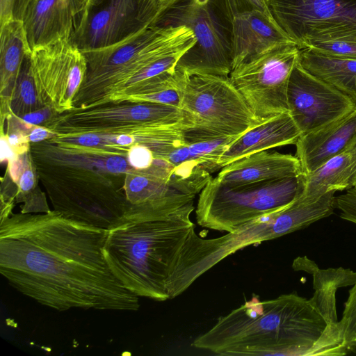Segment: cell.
Listing matches in <instances>:
<instances>
[{
  "label": "cell",
  "mask_w": 356,
  "mask_h": 356,
  "mask_svg": "<svg viewBox=\"0 0 356 356\" xmlns=\"http://www.w3.org/2000/svg\"><path fill=\"white\" fill-rule=\"evenodd\" d=\"M108 231L55 211L1 213L0 273L23 295L58 311H137L139 297L104 257Z\"/></svg>",
  "instance_id": "6da1fadb"
},
{
  "label": "cell",
  "mask_w": 356,
  "mask_h": 356,
  "mask_svg": "<svg viewBox=\"0 0 356 356\" xmlns=\"http://www.w3.org/2000/svg\"><path fill=\"white\" fill-rule=\"evenodd\" d=\"M313 296L295 293L261 300L257 296L220 316L191 345L218 355H329L332 328Z\"/></svg>",
  "instance_id": "7a4b0ae2"
},
{
  "label": "cell",
  "mask_w": 356,
  "mask_h": 356,
  "mask_svg": "<svg viewBox=\"0 0 356 356\" xmlns=\"http://www.w3.org/2000/svg\"><path fill=\"white\" fill-rule=\"evenodd\" d=\"M191 202L157 218L129 221L108 231L103 248L107 264L119 281L138 296L169 299L168 285L193 228Z\"/></svg>",
  "instance_id": "3957f363"
},
{
  "label": "cell",
  "mask_w": 356,
  "mask_h": 356,
  "mask_svg": "<svg viewBox=\"0 0 356 356\" xmlns=\"http://www.w3.org/2000/svg\"><path fill=\"white\" fill-rule=\"evenodd\" d=\"M154 26H184L195 44L179 60L176 70L188 76H229L232 71V18L222 0H177Z\"/></svg>",
  "instance_id": "277c9868"
},
{
  "label": "cell",
  "mask_w": 356,
  "mask_h": 356,
  "mask_svg": "<svg viewBox=\"0 0 356 356\" xmlns=\"http://www.w3.org/2000/svg\"><path fill=\"white\" fill-rule=\"evenodd\" d=\"M298 176L236 186L211 178L200 193L196 221L204 228L234 232L291 204L301 193Z\"/></svg>",
  "instance_id": "5b68a950"
},
{
  "label": "cell",
  "mask_w": 356,
  "mask_h": 356,
  "mask_svg": "<svg viewBox=\"0 0 356 356\" xmlns=\"http://www.w3.org/2000/svg\"><path fill=\"white\" fill-rule=\"evenodd\" d=\"M297 230L288 207L216 238H202L193 228L169 280V299L181 295L201 275L236 251Z\"/></svg>",
  "instance_id": "8992f818"
},
{
  "label": "cell",
  "mask_w": 356,
  "mask_h": 356,
  "mask_svg": "<svg viewBox=\"0 0 356 356\" xmlns=\"http://www.w3.org/2000/svg\"><path fill=\"white\" fill-rule=\"evenodd\" d=\"M180 108L188 127L205 136H237L259 124L229 76H188Z\"/></svg>",
  "instance_id": "52a82bcc"
},
{
  "label": "cell",
  "mask_w": 356,
  "mask_h": 356,
  "mask_svg": "<svg viewBox=\"0 0 356 356\" xmlns=\"http://www.w3.org/2000/svg\"><path fill=\"white\" fill-rule=\"evenodd\" d=\"M191 31L184 26H152L113 45L82 51L87 72L80 88L125 89L145 64Z\"/></svg>",
  "instance_id": "ba28073f"
},
{
  "label": "cell",
  "mask_w": 356,
  "mask_h": 356,
  "mask_svg": "<svg viewBox=\"0 0 356 356\" xmlns=\"http://www.w3.org/2000/svg\"><path fill=\"white\" fill-rule=\"evenodd\" d=\"M300 49L295 42L274 45L232 70L229 78L260 123L289 112L287 88Z\"/></svg>",
  "instance_id": "9c48e42d"
},
{
  "label": "cell",
  "mask_w": 356,
  "mask_h": 356,
  "mask_svg": "<svg viewBox=\"0 0 356 356\" xmlns=\"http://www.w3.org/2000/svg\"><path fill=\"white\" fill-rule=\"evenodd\" d=\"M277 24L300 49L356 42V0H265Z\"/></svg>",
  "instance_id": "30bf717a"
},
{
  "label": "cell",
  "mask_w": 356,
  "mask_h": 356,
  "mask_svg": "<svg viewBox=\"0 0 356 356\" xmlns=\"http://www.w3.org/2000/svg\"><path fill=\"white\" fill-rule=\"evenodd\" d=\"M177 0H91L83 23L71 39L81 51L119 43L152 26Z\"/></svg>",
  "instance_id": "8fae6325"
},
{
  "label": "cell",
  "mask_w": 356,
  "mask_h": 356,
  "mask_svg": "<svg viewBox=\"0 0 356 356\" xmlns=\"http://www.w3.org/2000/svg\"><path fill=\"white\" fill-rule=\"evenodd\" d=\"M287 104L301 135L317 130L356 108L349 98L310 74L299 61L289 79Z\"/></svg>",
  "instance_id": "7c38bea8"
},
{
  "label": "cell",
  "mask_w": 356,
  "mask_h": 356,
  "mask_svg": "<svg viewBox=\"0 0 356 356\" xmlns=\"http://www.w3.org/2000/svg\"><path fill=\"white\" fill-rule=\"evenodd\" d=\"M91 0H31L22 19L31 50L70 41L81 27Z\"/></svg>",
  "instance_id": "4fadbf2b"
},
{
  "label": "cell",
  "mask_w": 356,
  "mask_h": 356,
  "mask_svg": "<svg viewBox=\"0 0 356 356\" xmlns=\"http://www.w3.org/2000/svg\"><path fill=\"white\" fill-rule=\"evenodd\" d=\"M355 136L356 108L317 130L301 135L295 145L302 173H309L346 152Z\"/></svg>",
  "instance_id": "5bb4252c"
},
{
  "label": "cell",
  "mask_w": 356,
  "mask_h": 356,
  "mask_svg": "<svg viewBox=\"0 0 356 356\" xmlns=\"http://www.w3.org/2000/svg\"><path fill=\"white\" fill-rule=\"evenodd\" d=\"M232 31V70L274 45L293 42L272 16L258 10L234 14Z\"/></svg>",
  "instance_id": "9a60e30c"
},
{
  "label": "cell",
  "mask_w": 356,
  "mask_h": 356,
  "mask_svg": "<svg viewBox=\"0 0 356 356\" xmlns=\"http://www.w3.org/2000/svg\"><path fill=\"white\" fill-rule=\"evenodd\" d=\"M302 173L296 156L262 151L232 161L215 177L220 184L236 186L298 176Z\"/></svg>",
  "instance_id": "2e32d148"
},
{
  "label": "cell",
  "mask_w": 356,
  "mask_h": 356,
  "mask_svg": "<svg viewBox=\"0 0 356 356\" xmlns=\"http://www.w3.org/2000/svg\"><path fill=\"white\" fill-rule=\"evenodd\" d=\"M301 133L289 112L268 118L239 136L221 155V168L234 161L280 146L296 144Z\"/></svg>",
  "instance_id": "e0dca14e"
},
{
  "label": "cell",
  "mask_w": 356,
  "mask_h": 356,
  "mask_svg": "<svg viewBox=\"0 0 356 356\" xmlns=\"http://www.w3.org/2000/svg\"><path fill=\"white\" fill-rule=\"evenodd\" d=\"M353 159L349 152L330 159L312 172L299 176L300 197L314 200L330 191L347 190L353 186Z\"/></svg>",
  "instance_id": "ac0fdd59"
},
{
  "label": "cell",
  "mask_w": 356,
  "mask_h": 356,
  "mask_svg": "<svg viewBox=\"0 0 356 356\" xmlns=\"http://www.w3.org/2000/svg\"><path fill=\"white\" fill-rule=\"evenodd\" d=\"M298 61L307 72L346 96L356 106V60L325 56L306 48L300 49Z\"/></svg>",
  "instance_id": "d6986e66"
},
{
  "label": "cell",
  "mask_w": 356,
  "mask_h": 356,
  "mask_svg": "<svg viewBox=\"0 0 356 356\" xmlns=\"http://www.w3.org/2000/svg\"><path fill=\"white\" fill-rule=\"evenodd\" d=\"M0 36L1 89H6L17 80L24 58L31 50L22 20L11 19L1 24Z\"/></svg>",
  "instance_id": "ffe728a7"
},
{
  "label": "cell",
  "mask_w": 356,
  "mask_h": 356,
  "mask_svg": "<svg viewBox=\"0 0 356 356\" xmlns=\"http://www.w3.org/2000/svg\"><path fill=\"white\" fill-rule=\"evenodd\" d=\"M292 267L296 270H304L311 273L314 277V289L326 287L338 289L354 284L356 281V273L342 268L321 270L307 257H298Z\"/></svg>",
  "instance_id": "44dd1931"
},
{
  "label": "cell",
  "mask_w": 356,
  "mask_h": 356,
  "mask_svg": "<svg viewBox=\"0 0 356 356\" xmlns=\"http://www.w3.org/2000/svg\"><path fill=\"white\" fill-rule=\"evenodd\" d=\"M342 345L347 351L356 350V281L349 291L341 319L338 321Z\"/></svg>",
  "instance_id": "7402d4cb"
},
{
  "label": "cell",
  "mask_w": 356,
  "mask_h": 356,
  "mask_svg": "<svg viewBox=\"0 0 356 356\" xmlns=\"http://www.w3.org/2000/svg\"><path fill=\"white\" fill-rule=\"evenodd\" d=\"M309 48L325 56L356 60V42L354 41L337 40L316 42Z\"/></svg>",
  "instance_id": "603a6c76"
},
{
  "label": "cell",
  "mask_w": 356,
  "mask_h": 356,
  "mask_svg": "<svg viewBox=\"0 0 356 356\" xmlns=\"http://www.w3.org/2000/svg\"><path fill=\"white\" fill-rule=\"evenodd\" d=\"M127 158L131 165L138 170V174L143 175L150 168L154 155L147 146L135 144L129 149Z\"/></svg>",
  "instance_id": "cb8c5ba5"
},
{
  "label": "cell",
  "mask_w": 356,
  "mask_h": 356,
  "mask_svg": "<svg viewBox=\"0 0 356 356\" xmlns=\"http://www.w3.org/2000/svg\"><path fill=\"white\" fill-rule=\"evenodd\" d=\"M336 207L340 211V217L356 224V187L353 186L346 192L336 197Z\"/></svg>",
  "instance_id": "d4e9b609"
},
{
  "label": "cell",
  "mask_w": 356,
  "mask_h": 356,
  "mask_svg": "<svg viewBox=\"0 0 356 356\" xmlns=\"http://www.w3.org/2000/svg\"><path fill=\"white\" fill-rule=\"evenodd\" d=\"M31 0H0V24L11 19L22 20Z\"/></svg>",
  "instance_id": "484cf974"
},
{
  "label": "cell",
  "mask_w": 356,
  "mask_h": 356,
  "mask_svg": "<svg viewBox=\"0 0 356 356\" xmlns=\"http://www.w3.org/2000/svg\"><path fill=\"white\" fill-rule=\"evenodd\" d=\"M222 1L231 18L236 13L252 10H258L272 16L263 0H222Z\"/></svg>",
  "instance_id": "4316f807"
},
{
  "label": "cell",
  "mask_w": 356,
  "mask_h": 356,
  "mask_svg": "<svg viewBox=\"0 0 356 356\" xmlns=\"http://www.w3.org/2000/svg\"><path fill=\"white\" fill-rule=\"evenodd\" d=\"M102 141L101 136L95 133H83L67 138V142L81 147H94Z\"/></svg>",
  "instance_id": "83f0119b"
},
{
  "label": "cell",
  "mask_w": 356,
  "mask_h": 356,
  "mask_svg": "<svg viewBox=\"0 0 356 356\" xmlns=\"http://www.w3.org/2000/svg\"><path fill=\"white\" fill-rule=\"evenodd\" d=\"M34 183L35 177L33 171L30 168L25 169L18 182L19 192L21 193L18 197L19 201H25L29 195V192L33 188Z\"/></svg>",
  "instance_id": "f1b7e54d"
},
{
  "label": "cell",
  "mask_w": 356,
  "mask_h": 356,
  "mask_svg": "<svg viewBox=\"0 0 356 356\" xmlns=\"http://www.w3.org/2000/svg\"><path fill=\"white\" fill-rule=\"evenodd\" d=\"M7 140L15 153L18 152L21 154L27 149L26 144L29 138L28 136L26 137L24 135V132L18 131L12 133L8 135Z\"/></svg>",
  "instance_id": "f546056e"
},
{
  "label": "cell",
  "mask_w": 356,
  "mask_h": 356,
  "mask_svg": "<svg viewBox=\"0 0 356 356\" xmlns=\"http://www.w3.org/2000/svg\"><path fill=\"white\" fill-rule=\"evenodd\" d=\"M106 169L113 173L124 172L127 169V162L122 156H112L106 161Z\"/></svg>",
  "instance_id": "4dcf8cb0"
},
{
  "label": "cell",
  "mask_w": 356,
  "mask_h": 356,
  "mask_svg": "<svg viewBox=\"0 0 356 356\" xmlns=\"http://www.w3.org/2000/svg\"><path fill=\"white\" fill-rule=\"evenodd\" d=\"M8 170L12 180L16 183L19 182L21 175L23 173L24 162L22 157L16 156L8 161Z\"/></svg>",
  "instance_id": "1f68e13d"
},
{
  "label": "cell",
  "mask_w": 356,
  "mask_h": 356,
  "mask_svg": "<svg viewBox=\"0 0 356 356\" xmlns=\"http://www.w3.org/2000/svg\"><path fill=\"white\" fill-rule=\"evenodd\" d=\"M0 146H1V161H8L15 159L17 155L13 150V149L10 145L7 138L4 136H1L0 140Z\"/></svg>",
  "instance_id": "d6a6232c"
},
{
  "label": "cell",
  "mask_w": 356,
  "mask_h": 356,
  "mask_svg": "<svg viewBox=\"0 0 356 356\" xmlns=\"http://www.w3.org/2000/svg\"><path fill=\"white\" fill-rule=\"evenodd\" d=\"M46 112L44 111H35L28 113L22 118V120L33 125L42 123L46 118Z\"/></svg>",
  "instance_id": "836d02e7"
},
{
  "label": "cell",
  "mask_w": 356,
  "mask_h": 356,
  "mask_svg": "<svg viewBox=\"0 0 356 356\" xmlns=\"http://www.w3.org/2000/svg\"><path fill=\"white\" fill-rule=\"evenodd\" d=\"M51 135L50 131L41 127L34 128L29 134L28 138L31 142H40L47 138Z\"/></svg>",
  "instance_id": "e575fe53"
},
{
  "label": "cell",
  "mask_w": 356,
  "mask_h": 356,
  "mask_svg": "<svg viewBox=\"0 0 356 356\" xmlns=\"http://www.w3.org/2000/svg\"><path fill=\"white\" fill-rule=\"evenodd\" d=\"M346 152H349L353 159V186L356 187V136L350 143ZM352 186V187H353Z\"/></svg>",
  "instance_id": "d590c367"
},
{
  "label": "cell",
  "mask_w": 356,
  "mask_h": 356,
  "mask_svg": "<svg viewBox=\"0 0 356 356\" xmlns=\"http://www.w3.org/2000/svg\"><path fill=\"white\" fill-rule=\"evenodd\" d=\"M263 1H265V0H263Z\"/></svg>",
  "instance_id": "8d00e7d4"
},
{
  "label": "cell",
  "mask_w": 356,
  "mask_h": 356,
  "mask_svg": "<svg viewBox=\"0 0 356 356\" xmlns=\"http://www.w3.org/2000/svg\"><path fill=\"white\" fill-rule=\"evenodd\" d=\"M164 1H166V0H164Z\"/></svg>",
  "instance_id": "74e56055"
}]
</instances>
